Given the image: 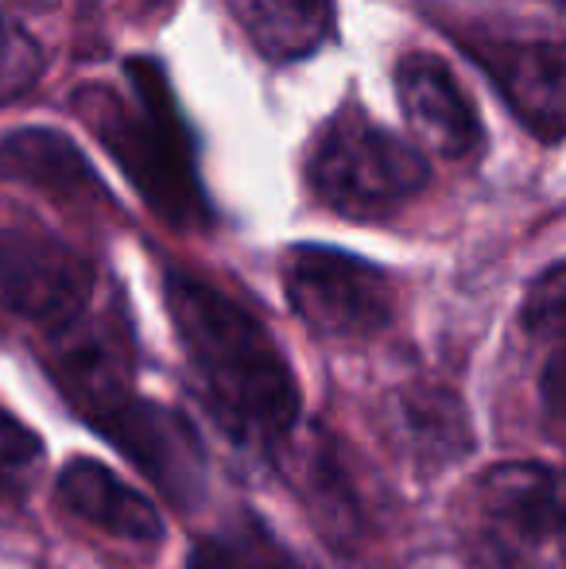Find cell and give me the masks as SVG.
<instances>
[{
	"instance_id": "6da1fadb",
	"label": "cell",
	"mask_w": 566,
	"mask_h": 569,
	"mask_svg": "<svg viewBox=\"0 0 566 569\" xmlns=\"http://www.w3.org/2000/svg\"><path fill=\"white\" fill-rule=\"evenodd\" d=\"M167 310L195 391L234 442L280 450L299 422V380L257 315L187 271H167Z\"/></svg>"
},
{
	"instance_id": "7a4b0ae2",
	"label": "cell",
	"mask_w": 566,
	"mask_h": 569,
	"mask_svg": "<svg viewBox=\"0 0 566 569\" xmlns=\"http://www.w3.org/2000/svg\"><path fill=\"white\" fill-rule=\"evenodd\" d=\"M129 101L106 86H82L75 93L78 117L113 151L143 202L171 226H206L210 210L190 163V136L182 124L167 78L156 62H129Z\"/></svg>"
},
{
	"instance_id": "3957f363",
	"label": "cell",
	"mask_w": 566,
	"mask_h": 569,
	"mask_svg": "<svg viewBox=\"0 0 566 569\" xmlns=\"http://www.w3.org/2000/svg\"><path fill=\"white\" fill-rule=\"evenodd\" d=\"M469 547L489 569H547L559 558V472L539 461H508L481 472L469 492Z\"/></svg>"
},
{
	"instance_id": "277c9868",
	"label": "cell",
	"mask_w": 566,
	"mask_h": 569,
	"mask_svg": "<svg viewBox=\"0 0 566 569\" xmlns=\"http://www.w3.org/2000/svg\"><path fill=\"white\" fill-rule=\"evenodd\" d=\"M427 182V159L365 113L346 109L326 124L310 156V187L349 218H377Z\"/></svg>"
},
{
	"instance_id": "5b68a950",
	"label": "cell",
	"mask_w": 566,
	"mask_h": 569,
	"mask_svg": "<svg viewBox=\"0 0 566 569\" xmlns=\"http://www.w3.org/2000/svg\"><path fill=\"white\" fill-rule=\"evenodd\" d=\"M291 310L322 338H373L396 315L388 276L361 256L322 244H299L284 260Z\"/></svg>"
},
{
	"instance_id": "8992f818",
	"label": "cell",
	"mask_w": 566,
	"mask_h": 569,
	"mask_svg": "<svg viewBox=\"0 0 566 569\" xmlns=\"http://www.w3.org/2000/svg\"><path fill=\"white\" fill-rule=\"evenodd\" d=\"M93 271L82 256L43 229L0 226V307L54 333L86 315Z\"/></svg>"
},
{
	"instance_id": "52a82bcc",
	"label": "cell",
	"mask_w": 566,
	"mask_h": 569,
	"mask_svg": "<svg viewBox=\"0 0 566 569\" xmlns=\"http://www.w3.org/2000/svg\"><path fill=\"white\" fill-rule=\"evenodd\" d=\"M98 435H106L132 465L167 492L171 503L187 508L206 488V453L195 427L171 407L148 403L129 396L117 411L98 422Z\"/></svg>"
},
{
	"instance_id": "ba28073f",
	"label": "cell",
	"mask_w": 566,
	"mask_h": 569,
	"mask_svg": "<svg viewBox=\"0 0 566 569\" xmlns=\"http://www.w3.org/2000/svg\"><path fill=\"white\" fill-rule=\"evenodd\" d=\"M396 98L411 136L443 159H466L481 143L474 106L461 93L454 70L435 54H408L396 67Z\"/></svg>"
},
{
	"instance_id": "9c48e42d",
	"label": "cell",
	"mask_w": 566,
	"mask_h": 569,
	"mask_svg": "<svg viewBox=\"0 0 566 569\" xmlns=\"http://www.w3.org/2000/svg\"><path fill=\"white\" fill-rule=\"evenodd\" d=\"M51 372L59 380L67 403L82 415L90 427H98L109 411L125 403L132 391L129 380V357H125L121 341L106 330L82 318L70 326L54 330V357Z\"/></svg>"
},
{
	"instance_id": "30bf717a",
	"label": "cell",
	"mask_w": 566,
	"mask_h": 569,
	"mask_svg": "<svg viewBox=\"0 0 566 569\" xmlns=\"http://www.w3.org/2000/svg\"><path fill=\"white\" fill-rule=\"evenodd\" d=\"M54 496L70 516L98 527L109 539L143 542V547L163 539V516L156 511V503L93 457H75L62 465L59 480H54Z\"/></svg>"
},
{
	"instance_id": "8fae6325",
	"label": "cell",
	"mask_w": 566,
	"mask_h": 569,
	"mask_svg": "<svg viewBox=\"0 0 566 569\" xmlns=\"http://www.w3.org/2000/svg\"><path fill=\"white\" fill-rule=\"evenodd\" d=\"M508 98L516 117L555 143L563 136V47L559 43H489L469 47Z\"/></svg>"
},
{
	"instance_id": "7c38bea8",
	"label": "cell",
	"mask_w": 566,
	"mask_h": 569,
	"mask_svg": "<svg viewBox=\"0 0 566 569\" xmlns=\"http://www.w3.org/2000/svg\"><path fill=\"white\" fill-rule=\"evenodd\" d=\"M388 419H393V435L400 438L404 453L424 472L450 469L474 450L466 407L446 388H424V383L404 388Z\"/></svg>"
},
{
	"instance_id": "4fadbf2b",
	"label": "cell",
	"mask_w": 566,
	"mask_h": 569,
	"mask_svg": "<svg viewBox=\"0 0 566 569\" xmlns=\"http://www.w3.org/2000/svg\"><path fill=\"white\" fill-rule=\"evenodd\" d=\"M0 171L12 174L20 182L47 190L54 198H67V202H98L101 194V179L90 171L86 156L67 140L62 132L51 128H23L12 132L0 143Z\"/></svg>"
},
{
	"instance_id": "5bb4252c",
	"label": "cell",
	"mask_w": 566,
	"mask_h": 569,
	"mask_svg": "<svg viewBox=\"0 0 566 569\" xmlns=\"http://www.w3.org/2000/svg\"><path fill=\"white\" fill-rule=\"evenodd\" d=\"M265 59L295 62L315 54L334 31V0H226Z\"/></svg>"
},
{
	"instance_id": "9a60e30c",
	"label": "cell",
	"mask_w": 566,
	"mask_h": 569,
	"mask_svg": "<svg viewBox=\"0 0 566 569\" xmlns=\"http://www.w3.org/2000/svg\"><path fill=\"white\" fill-rule=\"evenodd\" d=\"M182 569H315L287 550L260 519L245 516L190 547Z\"/></svg>"
},
{
	"instance_id": "2e32d148",
	"label": "cell",
	"mask_w": 566,
	"mask_h": 569,
	"mask_svg": "<svg viewBox=\"0 0 566 569\" xmlns=\"http://www.w3.org/2000/svg\"><path fill=\"white\" fill-rule=\"evenodd\" d=\"M302 492L315 511V523H322V531L330 539H354L361 531V503H357L354 480L346 477V465L334 450L318 446L307 453V469H302Z\"/></svg>"
},
{
	"instance_id": "e0dca14e",
	"label": "cell",
	"mask_w": 566,
	"mask_h": 569,
	"mask_svg": "<svg viewBox=\"0 0 566 569\" xmlns=\"http://www.w3.org/2000/svg\"><path fill=\"white\" fill-rule=\"evenodd\" d=\"M43 465V442L16 415L0 411V496H20Z\"/></svg>"
},
{
	"instance_id": "ac0fdd59",
	"label": "cell",
	"mask_w": 566,
	"mask_h": 569,
	"mask_svg": "<svg viewBox=\"0 0 566 569\" xmlns=\"http://www.w3.org/2000/svg\"><path fill=\"white\" fill-rule=\"evenodd\" d=\"M39 70H43L39 47L31 43L20 23L0 12V106L20 101L39 82Z\"/></svg>"
},
{
	"instance_id": "d6986e66",
	"label": "cell",
	"mask_w": 566,
	"mask_h": 569,
	"mask_svg": "<svg viewBox=\"0 0 566 569\" xmlns=\"http://www.w3.org/2000/svg\"><path fill=\"white\" fill-rule=\"evenodd\" d=\"M566 271L563 263H552L536 283L528 287V299H524V326L532 333H544V338L559 341L563 333V315H566Z\"/></svg>"
},
{
	"instance_id": "ffe728a7",
	"label": "cell",
	"mask_w": 566,
	"mask_h": 569,
	"mask_svg": "<svg viewBox=\"0 0 566 569\" xmlns=\"http://www.w3.org/2000/svg\"><path fill=\"white\" fill-rule=\"evenodd\" d=\"M539 399H544V411L552 430H559L563 422V349H552L544 365V376H539Z\"/></svg>"
},
{
	"instance_id": "44dd1931",
	"label": "cell",
	"mask_w": 566,
	"mask_h": 569,
	"mask_svg": "<svg viewBox=\"0 0 566 569\" xmlns=\"http://www.w3.org/2000/svg\"><path fill=\"white\" fill-rule=\"evenodd\" d=\"M16 4H28V8H51L54 0H16Z\"/></svg>"
}]
</instances>
